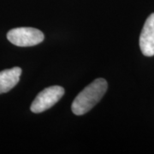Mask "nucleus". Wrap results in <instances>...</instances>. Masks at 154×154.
<instances>
[{
	"instance_id": "obj_1",
	"label": "nucleus",
	"mask_w": 154,
	"mask_h": 154,
	"mask_svg": "<svg viewBox=\"0 0 154 154\" xmlns=\"http://www.w3.org/2000/svg\"><path fill=\"white\" fill-rule=\"evenodd\" d=\"M107 88V82L103 78H99L89 84L73 101L71 105L73 113L76 116H82L92 110L103 98Z\"/></svg>"
},
{
	"instance_id": "obj_2",
	"label": "nucleus",
	"mask_w": 154,
	"mask_h": 154,
	"mask_svg": "<svg viewBox=\"0 0 154 154\" xmlns=\"http://www.w3.org/2000/svg\"><path fill=\"white\" fill-rule=\"evenodd\" d=\"M44 33L33 28H17L7 33L8 40L20 47L33 46L44 40Z\"/></svg>"
},
{
	"instance_id": "obj_3",
	"label": "nucleus",
	"mask_w": 154,
	"mask_h": 154,
	"mask_svg": "<svg viewBox=\"0 0 154 154\" xmlns=\"http://www.w3.org/2000/svg\"><path fill=\"white\" fill-rule=\"evenodd\" d=\"M63 94L64 89L60 86H52L45 88L37 95L30 109L33 113H41L57 103Z\"/></svg>"
},
{
	"instance_id": "obj_4",
	"label": "nucleus",
	"mask_w": 154,
	"mask_h": 154,
	"mask_svg": "<svg viewBox=\"0 0 154 154\" xmlns=\"http://www.w3.org/2000/svg\"><path fill=\"white\" fill-rule=\"evenodd\" d=\"M139 43L143 55L154 56V13L151 14L145 22Z\"/></svg>"
},
{
	"instance_id": "obj_5",
	"label": "nucleus",
	"mask_w": 154,
	"mask_h": 154,
	"mask_svg": "<svg viewBox=\"0 0 154 154\" xmlns=\"http://www.w3.org/2000/svg\"><path fill=\"white\" fill-rule=\"evenodd\" d=\"M22 69L15 67L0 72V94L11 91L20 81Z\"/></svg>"
}]
</instances>
